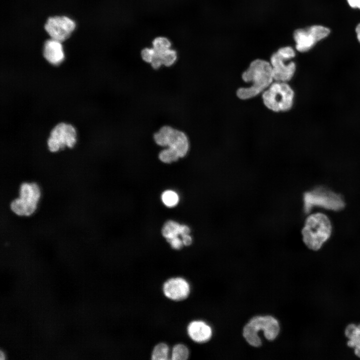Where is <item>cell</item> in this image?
Masks as SVG:
<instances>
[{"label": "cell", "mask_w": 360, "mask_h": 360, "mask_svg": "<svg viewBox=\"0 0 360 360\" xmlns=\"http://www.w3.org/2000/svg\"><path fill=\"white\" fill-rule=\"evenodd\" d=\"M242 78L245 82L252 83L251 86L237 90L238 96L242 100L250 98L264 92L274 80L270 62L261 59L252 61L243 72Z\"/></svg>", "instance_id": "cell-1"}, {"label": "cell", "mask_w": 360, "mask_h": 360, "mask_svg": "<svg viewBox=\"0 0 360 360\" xmlns=\"http://www.w3.org/2000/svg\"><path fill=\"white\" fill-rule=\"evenodd\" d=\"M331 232L332 226L328 218L325 214L318 213L307 218L302 234L307 247L317 250L329 238Z\"/></svg>", "instance_id": "cell-2"}, {"label": "cell", "mask_w": 360, "mask_h": 360, "mask_svg": "<svg viewBox=\"0 0 360 360\" xmlns=\"http://www.w3.org/2000/svg\"><path fill=\"white\" fill-rule=\"evenodd\" d=\"M40 197V188L36 182H24L20 184L18 196L10 202V208L17 216H30L36 211Z\"/></svg>", "instance_id": "cell-3"}, {"label": "cell", "mask_w": 360, "mask_h": 360, "mask_svg": "<svg viewBox=\"0 0 360 360\" xmlns=\"http://www.w3.org/2000/svg\"><path fill=\"white\" fill-rule=\"evenodd\" d=\"M260 330H263L267 340H272L280 332L278 322L275 318L270 316H254L244 326L243 336L250 346L258 347L262 344L258 334Z\"/></svg>", "instance_id": "cell-4"}, {"label": "cell", "mask_w": 360, "mask_h": 360, "mask_svg": "<svg viewBox=\"0 0 360 360\" xmlns=\"http://www.w3.org/2000/svg\"><path fill=\"white\" fill-rule=\"evenodd\" d=\"M265 106L274 112H284L291 108L294 92L286 82L272 83L262 96Z\"/></svg>", "instance_id": "cell-5"}, {"label": "cell", "mask_w": 360, "mask_h": 360, "mask_svg": "<svg viewBox=\"0 0 360 360\" xmlns=\"http://www.w3.org/2000/svg\"><path fill=\"white\" fill-rule=\"evenodd\" d=\"M294 50L290 46L280 48L270 57V64L274 80L276 82H286L294 76L296 70V64L286 62L295 56Z\"/></svg>", "instance_id": "cell-6"}, {"label": "cell", "mask_w": 360, "mask_h": 360, "mask_svg": "<svg viewBox=\"0 0 360 360\" xmlns=\"http://www.w3.org/2000/svg\"><path fill=\"white\" fill-rule=\"evenodd\" d=\"M304 203L306 212H308L314 206L334 210H340L344 206V202L340 195L322 188L305 192Z\"/></svg>", "instance_id": "cell-7"}, {"label": "cell", "mask_w": 360, "mask_h": 360, "mask_svg": "<svg viewBox=\"0 0 360 360\" xmlns=\"http://www.w3.org/2000/svg\"><path fill=\"white\" fill-rule=\"evenodd\" d=\"M76 141V128L70 124L61 122L51 130L46 144L50 152H56L65 148H74Z\"/></svg>", "instance_id": "cell-8"}, {"label": "cell", "mask_w": 360, "mask_h": 360, "mask_svg": "<svg viewBox=\"0 0 360 360\" xmlns=\"http://www.w3.org/2000/svg\"><path fill=\"white\" fill-rule=\"evenodd\" d=\"M330 33V30L328 28L320 25L297 29L293 34L296 48L298 52H306L317 42L328 36Z\"/></svg>", "instance_id": "cell-9"}, {"label": "cell", "mask_w": 360, "mask_h": 360, "mask_svg": "<svg viewBox=\"0 0 360 360\" xmlns=\"http://www.w3.org/2000/svg\"><path fill=\"white\" fill-rule=\"evenodd\" d=\"M75 27V22L64 16L50 17L44 25L45 30L50 38L60 42L67 39Z\"/></svg>", "instance_id": "cell-10"}, {"label": "cell", "mask_w": 360, "mask_h": 360, "mask_svg": "<svg viewBox=\"0 0 360 360\" xmlns=\"http://www.w3.org/2000/svg\"><path fill=\"white\" fill-rule=\"evenodd\" d=\"M160 130L166 136L167 147L174 149L180 158L184 157L190 149V141L186 134L172 126L164 125Z\"/></svg>", "instance_id": "cell-11"}, {"label": "cell", "mask_w": 360, "mask_h": 360, "mask_svg": "<svg viewBox=\"0 0 360 360\" xmlns=\"http://www.w3.org/2000/svg\"><path fill=\"white\" fill-rule=\"evenodd\" d=\"M164 294L168 298L179 301L186 299L190 292L188 282L184 278H173L167 280L162 287Z\"/></svg>", "instance_id": "cell-12"}, {"label": "cell", "mask_w": 360, "mask_h": 360, "mask_svg": "<svg viewBox=\"0 0 360 360\" xmlns=\"http://www.w3.org/2000/svg\"><path fill=\"white\" fill-rule=\"evenodd\" d=\"M43 54L50 64L54 66L61 64L64 58L61 42L52 38L47 40L44 44Z\"/></svg>", "instance_id": "cell-13"}, {"label": "cell", "mask_w": 360, "mask_h": 360, "mask_svg": "<svg viewBox=\"0 0 360 360\" xmlns=\"http://www.w3.org/2000/svg\"><path fill=\"white\" fill-rule=\"evenodd\" d=\"M187 331L190 338L199 343L208 341L212 335L211 328L202 320H194L190 322Z\"/></svg>", "instance_id": "cell-14"}, {"label": "cell", "mask_w": 360, "mask_h": 360, "mask_svg": "<svg viewBox=\"0 0 360 360\" xmlns=\"http://www.w3.org/2000/svg\"><path fill=\"white\" fill-rule=\"evenodd\" d=\"M190 228L184 224H180L174 220H168L164 225L162 233L167 242L189 234Z\"/></svg>", "instance_id": "cell-15"}, {"label": "cell", "mask_w": 360, "mask_h": 360, "mask_svg": "<svg viewBox=\"0 0 360 360\" xmlns=\"http://www.w3.org/2000/svg\"><path fill=\"white\" fill-rule=\"evenodd\" d=\"M345 334L349 340L348 346L354 348L356 355L360 358V324L358 326L349 324L346 328Z\"/></svg>", "instance_id": "cell-16"}, {"label": "cell", "mask_w": 360, "mask_h": 360, "mask_svg": "<svg viewBox=\"0 0 360 360\" xmlns=\"http://www.w3.org/2000/svg\"><path fill=\"white\" fill-rule=\"evenodd\" d=\"M169 348L164 343L156 344L153 349L152 359L153 360H166L168 359Z\"/></svg>", "instance_id": "cell-17"}, {"label": "cell", "mask_w": 360, "mask_h": 360, "mask_svg": "<svg viewBox=\"0 0 360 360\" xmlns=\"http://www.w3.org/2000/svg\"><path fill=\"white\" fill-rule=\"evenodd\" d=\"M158 158L164 163L170 164L177 161L180 158L174 149L166 147L160 152Z\"/></svg>", "instance_id": "cell-18"}, {"label": "cell", "mask_w": 360, "mask_h": 360, "mask_svg": "<svg viewBox=\"0 0 360 360\" xmlns=\"http://www.w3.org/2000/svg\"><path fill=\"white\" fill-rule=\"evenodd\" d=\"M189 356L188 347L183 344L175 345L172 350L171 359L172 360H186Z\"/></svg>", "instance_id": "cell-19"}, {"label": "cell", "mask_w": 360, "mask_h": 360, "mask_svg": "<svg viewBox=\"0 0 360 360\" xmlns=\"http://www.w3.org/2000/svg\"><path fill=\"white\" fill-rule=\"evenodd\" d=\"M171 42L166 38L158 36L152 41V48L158 54H161L171 48Z\"/></svg>", "instance_id": "cell-20"}, {"label": "cell", "mask_w": 360, "mask_h": 360, "mask_svg": "<svg viewBox=\"0 0 360 360\" xmlns=\"http://www.w3.org/2000/svg\"><path fill=\"white\" fill-rule=\"evenodd\" d=\"M159 54L162 66L166 67H170L175 64L177 60V53L176 52L170 48L161 54Z\"/></svg>", "instance_id": "cell-21"}, {"label": "cell", "mask_w": 360, "mask_h": 360, "mask_svg": "<svg viewBox=\"0 0 360 360\" xmlns=\"http://www.w3.org/2000/svg\"><path fill=\"white\" fill-rule=\"evenodd\" d=\"M162 200L164 205L168 207L172 208L178 204L179 198L175 192L171 190H167L162 193Z\"/></svg>", "instance_id": "cell-22"}, {"label": "cell", "mask_w": 360, "mask_h": 360, "mask_svg": "<svg viewBox=\"0 0 360 360\" xmlns=\"http://www.w3.org/2000/svg\"><path fill=\"white\" fill-rule=\"evenodd\" d=\"M156 54V52L152 48H146L142 50L140 56L144 62L150 64L154 58Z\"/></svg>", "instance_id": "cell-23"}, {"label": "cell", "mask_w": 360, "mask_h": 360, "mask_svg": "<svg viewBox=\"0 0 360 360\" xmlns=\"http://www.w3.org/2000/svg\"><path fill=\"white\" fill-rule=\"evenodd\" d=\"M150 64L152 68L154 70H158L162 66V60L159 54L156 52V55Z\"/></svg>", "instance_id": "cell-24"}, {"label": "cell", "mask_w": 360, "mask_h": 360, "mask_svg": "<svg viewBox=\"0 0 360 360\" xmlns=\"http://www.w3.org/2000/svg\"><path fill=\"white\" fill-rule=\"evenodd\" d=\"M181 238L184 246H188L192 243V238L189 234L182 236Z\"/></svg>", "instance_id": "cell-25"}, {"label": "cell", "mask_w": 360, "mask_h": 360, "mask_svg": "<svg viewBox=\"0 0 360 360\" xmlns=\"http://www.w3.org/2000/svg\"><path fill=\"white\" fill-rule=\"evenodd\" d=\"M347 2L350 7L360 9V0H347Z\"/></svg>", "instance_id": "cell-26"}, {"label": "cell", "mask_w": 360, "mask_h": 360, "mask_svg": "<svg viewBox=\"0 0 360 360\" xmlns=\"http://www.w3.org/2000/svg\"><path fill=\"white\" fill-rule=\"evenodd\" d=\"M356 34L358 42H360V23L357 25L356 28Z\"/></svg>", "instance_id": "cell-27"}]
</instances>
